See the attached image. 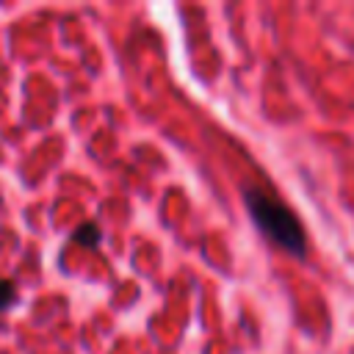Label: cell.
<instances>
[{
    "label": "cell",
    "mask_w": 354,
    "mask_h": 354,
    "mask_svg": "<svg viewBox=\"0 0 354 354\" xmlns=\"http://www.w3.org/2000/svg\"><path fill=\"white\" fill-rule=\"evenodd\" d=\"M246 205H249V213L257 221V227L277 246H282L293 254H304V230L288 205H282L277 196L257 191V188L246 191Z\"/></svg>",
    "instance_id": "1"
},
{
    "label": "cell",
    "mask_w": 354,
    "mask_h": 354,
    "mask_svg": "<svg viewBox=\"0 0 354 354\" xmlns=\"http://www.w3.org/2000/svg\"><path fill=\"white\" fill-rule=\"evenodd\" d=\"M97 238H100V230H97L94 224H83V227L75 232V241H77V243H86V246H94Z\"/></svg>",
    "instance_id": "2"
},
{
    "label": "cell",
    "mask_w": 354,
    "mask_h": 354,
    "mask_svg": "<svg viewBox=\"0 0 354 354\" xmlns=\"http://www.w3.org/2000/svg\"><path fill=\"white\" fill-rule=\"evenodd\" d=\"M11 299H14V285L8 279H0V310L11 304Z\"/></svg>",
    "instance_id": "3"
}]
</instances>
